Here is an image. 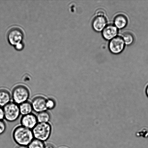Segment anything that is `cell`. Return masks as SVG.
I'll return each instance as SVG.
<instances>
[{"mask_svg":"<svg viewBox=\"0 0 148 148\" xmlns=\"http://www.w3.org/2000/svg\"><path fill=\"white\" fill-rule=\"evenodd\" d=\"M125 45L122 38L117 36L110 40L108 47L112 53L117 54L124 50Z\"/></svg>","mask_w":148,"mask_h":148,"instance_id":"6","label":"cell"},{"mask_svg":"<svg viewBox=\"0 0 148 148\" xmlns=\"http://www.w3.org/2000/svg\"><path fill=\"white\" fill-rule=\"evenodd\" d=\"M36 116L38 123H49L51 118L50 113L47 111L38 113Z\"/></svg>","mask_w":148,"mask_h":148,"instance_id":"14","label":"cell"},{"mask_svg":"<svg viewBox=\"0 0 148 148\" xmlns=\"http://www.w3.org/2000/svg\"><path fill=\"white\" fill-rule=\"evenodd\" d=\"M4 119V113L3 108L0 107V120H3Z\"/></svg>","mask_w":148,"mask_h":148,"instance_id":"19","label":"cell"},{"mask_svg":"<svg viewBox=\"0 0 148 148\" xmlns=\"http://www.w3.org/2000/svg\"><path fill=\"white\" fill-rule=\"evenodd\" d=\"M125 44L130 45L132 44L134 41V37L131 33L126 32L123 34L122 37Z\"/></svg>","mask_w":148,"mask_h":148,"instance_id":"15","label":"cell"},{"mask_svg":"<svg viewBox=\"0 0 148 148\" xmlns=\"http://www.w3.org/2000/svg\"><path fill=\"white\" fill-rule=\"evenodd\" d=\"M145 92L146 96H147L148 98V84L146 87L145 90Z\"/></svg>","mask_w":148,"mask_h":148,"instance_id":"22","label":"cell"},{"mask_svg":"<svg viewBox=\"0 0 148 148\" xmlns=\"http://www.w3.org/2000/svg\"><path fill=\"white\" fill-rule=\"evenodd\" d=\"M106 19L104 16H97L93 20V28L97 32L103 31L107 26Z\"/></svg>","mask_w":148,"mask_h":148,"instance_id":"10","label":"cell"},{"mask_svg":"<svg viewBox=\"0 0 148 148\" xmlns=\"http://www.w3.org/2000/svg\"><path fill=\"white\" fill-rule=\"evenodd\" d=\"M6 130V125L3 120H0V135L4 133Z\"/></svg>","mask_w":148,"mask_h":148,"instance_id":"18","label":"cell"},{"mask_svg":"<svg viewBox=\"0 0 148 148\" xmlns=\"http://www.w3.org/2000/svg\"><path fill=\"white\" fill-rule=\"evenodd\" d=\"M16 148H28L27 146H18Z\"/></svg>","mask_w":148,"mask_h":148,"instance_id":"23","label":"cell"},{"mask_svg":"<svg viewBox=\"0 0 148 148\" xmlns=\"http://www.w3.org/2000/svg\"><path fill=\"white\" fill-rule=\"evenodd\" d=\"M20 114L23 116L32 114L33 111L31 103L26 101L19 105Z\"/></svg>","mask_w":148,"mask_h":148,"instance_id":"13","label":"cell"},{"mask_svg":"<svg viewBox=\"0 0 148 148\" xmlns=\"http://www.w3.org/2000/svg\"><path fill=\"white\" fill-rule=\"evenodd\" d=\"M118 33V29L114 25L109 24L106 26L103 30L102 34L105 40H110L116 37Z\"/></svg>","mask_w":148,"mask_h":148,"instance_id":"9","label":"cell"},{"mask_svg":"<svg viewBox=\"0 0 148 148\" xmlns=\"http://www.w3.org/2000/svg\"><path fill=\"white\" fill-rule=\"evenodd\" d=\"M65 148V147H62V148Z\"/></svg>","mask_w":148,"mask_h":148,"instance_id":"24","label":"cell"},{"mask_svg":"<svg viewBox=\"0 0 148 148\" xmlns=\"http://www.w3.org/2000/svg\"><path fill=\"white\" fill-rule=\"evenodd\" d=\"M45 145L44 142L34 138L27 147L28 148H44Z\"/></svg>","mask_w":148,"mask_h":148,"instance_id":"16","label":"cell"},{"mask_svg":"<svg viewBox=\"0 0 148 148\" xmlns=\"http://www.w3.org/2000/svg\"><path fill=\"white\" fill-rule=\"evenodd\" d=\"M30 96L29 90L23 85L16 86L12 91V99L13 102L18 105L28 101Z\"/></svg>","mask_w":148,"mask_h":148,"instance_id":"3","label":"cell"},{"mask_svg":"<svg viewBox=\"0 0 148 148\" xmlns=\"http://www.w3.org/2000/svg\"><path fill=\"white\" fill-rule=\"evenodd\" d=\"M21 125L32 130L38 123L37 116L32 114L22 116L20 120Z\"/></svg>","mask_w":148,"mask_h":148,"instance_id":"8","label":"cell"},{"mask_svg":"<svg viewBox=\"0 0 148 148\" xmlns=\"http://www.w3.org/2000/svg\"><path fill=\"white\" fill-rule=\"evenodd\" d=\"M56 102L54 99L49 98L47 99L46 103V107L47 110H53L56 107Z\"/></svg>","mask_w":148,"mask_h":148,"instance_id":"17","label":"cell"},{"mask_svg":"<svg viewBox=\"0 0 148 148\" xmlns=\"http://www.w3.org/2000/svg\"><path fill=\"white\" fill-rule=\"evenodd\" d=\"M46 100L47 99L42 96H37L33 98L31 102L33 111L37 113L47 111Z\"/></svg>","mask_w":148,"mask_h":148,"instance_id":"7","label":"cell"},{"mask_svg":"<svg viewBox=\"0 0 148 148\" xmlns=\"http://www.w3.org/2000/svg\"><path fill=\"white\" fill-rule=\"evenodd\" d=\"M24 32L19 27H14L10 29L7 33L8 41L11 45L15 46L22 43Z\"/></svg>","mask_w":148,"mask_h":148,"instance_id":"5","label":"cell"},{"mask_svg":"<svg viewBox=\"0 0 148 148\" xmlns=\"http://www.w3.org/2000/svg\"><path fill=\"white\" fill-rule=\"evenodd\" d=\"M114 25L117 29H122L127 25V18L123 14H118L114 18Z\"/></svg>","mask_w":148,"mask_h":148,"instance_id":"12","label":"cell"},{"mask_svg":"<svg viewBox=\"0 0 148 148\" xmlns=\"http://www.w3.org/2000/svg\"><path fill=\"white\" fill-rule=\"evenodd\" d=\"M4 119L10 122H14L19 118L20 114L19 105L11 102L3 107Z\"/></svg>","mask_w":148,"mask_h":148,"instance_id":"4","label":"cell"},{"mask_svg":"<svg viewBox=\"0 0 148 148\" xmlns=\"http://www.w3.org/2000/svg\"><path fill=\"white\" fill-rule=\"evenodd\" d=\"M44 148H55V147L53 145L50 144V143H47L45 145Z\"/></svg>","mask_w":148,"mask_h":148,"instance_id":"21","label":"cell"},{"mask_svg":"<svg viewBox=\"0 0 148 148\" xmlns=\"http://www.w3.org/2000/svg\"><path fill=\"white\" fill-rule=\"evenodd\" d=\"M32 130L34 139L45 142L50 138L52 127L49 123H38Z\"/></svg>","mask_w":148,"mask_h":148,"instance_id":"2","label":"cell"},{"mask_svg":"<svg viewBox=\"0 0 148 148\" xmlns=\"http://www.w3.org/2000/svg\"><path fill=\"white\" fill-rule=\"evenodd\" d=\"M12 137L18 146H28L34 139L32 130L21 125L17 126L14 129Z\"/></svg>","mask_w":148,"mask_h":148,"instance_id":"1","label":"cell"},{"mask_svg":"<svg viewBox=\"0 0 148 148\" xmlns=\"http://www.w3.org/2000/svg\"><path fill=\"white\" fill-rule=\"evenodd\" d=\"M11 94L7 90H0V107H4L11 102Z\"/></svg>","mask_w":148,"mask_h":148,"instance_id":"11","label":"cell"},{"mask_svg":"<svg viewBox=\"0 0 148 148\" xmlns=\"http://www.w3.org/2000/svg\"><path fill=\"white\" fill-rule=\"evenodd\" d=\"M97 16H104V12L102 10H98L97 11Z\"/></svg>","mask_w":148,"mask_h":148,"instance_id":"20","label":"cell"}]
</instances>
